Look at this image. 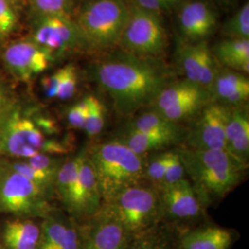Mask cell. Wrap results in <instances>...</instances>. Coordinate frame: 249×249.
<instances>
[{"label": "cell", "instance_id": "obj_3", "mask_svg": "<svg viewBox=\"0 0 249 249\" xmlns=\"http://www.w3.org/2000/svg\"><path fill=\"white\" fill-rule=\"evenodd\" d=\"M88 150L95 171L103 205L124 188L145 182L147 155H139L112 139L97 143Z\"/></svg>", "mask_w": 249, "mask_h": 249}, {"label": "cell", "instance_id": "obj_13", "mask_svg": "<svg viewBox=\"0 0 249 249\" xmlns=\"http://www.w3.org/2000/svg\"><path fill=\"white\" fill-rule=\"evenodd\" d=\"M2 59L10 75L26 83L45 72L54 60L50 53L30 38L9 44L3 52Z\"/></svg>", "mask_w": 249, "mask_h": 249}, {"label": "cell", "instance_id": "obj_41", "mask_svg": "<svg viewBox=\"0 0 249 249\" xmlns=\"http://www.w3.org/2000/svg\"><path fill=\"white\" fill-rule=\"evenodd\" d=\"M31 118L35 122L36 126L47 137L55 136V135H58L60 132V128H59L58 124H56V122L53 119L48 117V116L36 115Z\"/></svg>", "mask_w": 249, "mask_h": 249}, {"label": "cell", "instance_id": "obj_32", "mask_svg": "<svg viewBox=\"0 0 249 249\" xmlns=\"http://www.w3.org/2000/svg\"><path fill=\"white\" fill-rule=\"evenodd\" d=\"M17 9L9 0H0V41H6L18 28Z\"/></svg>", "mask_w": 249, "mask_h": 249}, {"label": "cell", "instance_id": "obj_22", "mask_svg": "<svg viewBox=\"0 0 249 249\" xmlns=\"http://www.w3.org/2000/svg\"><path fill=\"white\" fill-rule=\"evenodd\" d=\"M116 141L125 145L139 155H148L157 151H166L180 146L182 142L168 135L146 133L123 126L116 132Z\"/></svg>", "mask_w": 249, "mask_h": 249}, {"label": "cell", "instance_id": "obj_39", "mask_svg": "<svg viewBox=\"0 0 249 249\" xmlns=\"http://www.w3.org/2000/svg\"><path fill=\"white\" fill-rule=\"evenodd\" d=\"M130 2L142 9L160 14L179 7L182 0H130Z\"/></svg>", "mask_w": 249, "mask_h": 249}, {"label": "cell", "instance_id": "obj_27", "mask_svg": "<svg viewBox=\"0 0 249 249\" xmlns=\"http://www.w3.org/2000/svg\"><path fill=\"white\" fill-rule=\"evenodd\" d=\"M175 232L160 223L149 231L132 236L124 249H172Z\"/></svg>", "mask_w": 249, "mask_h": 249}, {"label": "cell", "instance_id": "obj_23", "mask_svg": "<svg viewBox=\"0 0 249 249\" xmlns=\"http://www.w3.org/2000/svg\"><path fill=\"white\" fill-rule=\"evenodd\" d=\"M218 64L224 69L248 75L249 39H224L211 49Z\"/></svg>", "mask_w": 249, "mask_h": 249}, {"label": "cell", "instance_id": "obj_7", "mask_svg": "<svg viewBox=\"0 0 249 249\" xmlns=\"http://www.w3.org/2000/svg\"><path fill=\"white\" fill-rule=\"evenodd\" d=\"M51 200L34 182L0 159V213L44 219L55 210Z\"/></svg>", "mask_w": 249, "mask_h": 249}, {"label": "cell", "instance_id": "obj_43", "mask_svg": "<svg viewBox=\"0 0 249 249\" xmlns=\"http://www.w3.org/2000/svg\"><path fill=\"white\" fill-rule=\"evenodd\" d=\"M219 1H221L222 3H229L231 0H219Z\"/></svg>", "mask_w": 249, "mask_h": 249}, {"label": "cell", "instance_id": "obj_12", "mask_svg": "<svg viewBox=\"0 0 249 249\" xmlns=\"http://www.w3.org/2000/svg\"><path fill=\"white\" fill-rule=\"evenodd\" d=\"M231 107L211 103L186 125L182 146L194 150H224L225 127Z\"/></svg>", "mask_w": 249, "mask_h": 249}, {"label": "cell", "instance_id": "obj_19", "mask_svg": "<svg viewBox=\"0 0 249 249\" xmlns=\"http://www.w3.org/2000/svg\"><path fill=\"white\" fill-rule=\"evenodd\" d=\"M235 232L217 224L204 223L178 231L172 249H230Z\"/></svg>", "mask_w": 249, "mask_h": 249}, {"label": "cell", "instance_id": "obj_20", "mask_svg": "<svg viewBox=\"0 0 249 249\" xmlns=\"http://www.w3.org/2000/svg\"><path fill=\"white\" fill-rule=\"evenodd\" d=\"M210 91L214 103L229 107H240L249 100V80L243 73L221 68Z\"/></svg>", "mask_w": 249, "mask_h": 249}, {"label": "cell", "instance_id": "obj_42", "mask_svg": "<svg viewBox=\"0 0 249 249\" xmlns=\"http://www.w3.org/2000/svg\"><path fill=\"white\" fill-rule=\"evenodd\" d=\"M9 1L11 2V4L17 9L25 3V0H9Z\"/></svg>", "mask_w": 249, "mask_h": 249}, {"label": "cell", "instance_id": "obj_26", "mask_svg": "<svg viewBox=\"0 0 249 249\" xmlns=\"http://www.w3.org/2000/svg\"><path fill=\"white\" fill-rule=\"evenodd\" d=\"M41 235V224L30 219L7 222L2 238L7 249H37Z\"/></svg>", "mask_w": 249, "mask_h": 249}, {"label": "cell", "instance_id": "obj_25", "mask_svg": "<svg viewBox=\"0 0 249 249\" xmlns=\"http://www.w3.org/2000/svg\"><path fill=\"white\" fill-rule=\"evenodd\" d=\"M124 126L146 133L162 134L176 137L182 143L186 135V125L173 123L151 108L145 109L129 117Z\"/></svg>", "mask_w": 249, "mask_h": 249}, {"label": "cell", "instance_id": "obj_35", "mask_svg": "<svg viewBox=\"0 0 249 249\" xmlns=\"http://www.w3.org/2000/svg\"><path fill=\"white\" fill-rule=\"evenodd\" d=\"M18 107L15 93L6 83L0 81V130Z\"/></svg>", "mask_w": 249, "mask_h": 249}, {"label": "cell", "instance_id": "obj_24", "mask_svg": "<svg viewBox=\"0 0 249 249\" xmlns=\"http://www.w3.org/2000/svg\"><path fill=\"white\" fill-rule=\"evenodd\" d=\"M79 164L80 152L64 160L55 180V195L72 218L75 213L78 195Z\"/></svg>", "mask_w": 249, "mask_h": 249}, {"label": "cell", "instance_id": "obj_16", "mask_svg": "<svg viewBox=\"0 0 249 249\" xmlns=\"http://www.w3.org/2000/svg\"><path fill=\"white\" fill-rule=\"evenodd\" d=\"M37 249H83L82 224L54 210L41 223Z\"/></svg>", "mask_w": 249, "mask_h": 249}, {"label": "cell", "instance_id": "obj_18", "mask_svg": "<svg viewBox=\"0 0 249 249\" xmlns=\"http://www.w3.org/2000/svg\"><path fill=\"white\" fill-rule=\"evenodd\" d=\"M102 207L103 198L97 177L89 160L88 150L83 148L80 151L79 187L73 219L78 223H86L98 213Z\"/></svg>", "mask_w": 249, "mask_h": 249}, {"label": "cell", "instance_id": "obj_30", "mask_svg": "<svg viewBox=\"0 0 249 249\" xmlns=\"http://www.w3.org/2000/svg\"><path fill=\"white\" fill-rule=\"evenodd\" d=\"M170 151L171 149L153 152L147 155L144 171L145 181L156 188H159L162 184L169 160Z\"/></svg>", "mask_w": 249, "mask_h": 249}, {"label": "cell", "instance_id": "obj_37", "mask_svg": "<svg viewBox=\"0 0 249 249\" xmlns=\"http://www.w3.org/2000/svg\"><path fill=\"white\" fill-rule=\"evenodd\" d=\"M25 160L36 169L41 170L46 174L56 178L65 159L59 156L39 153L32 158L25 159Z\"/></svg>", "mask_w": 249, "mask_h": 249}, {"label": "cell", "instance_id": "obj_17", "mask_svg": "<svg viewBox=\"0 0 249 249\" xmlns=\"http://www.w3.org/2000/svg\"><path fill=\"white\" fill-rule=\"evenodd\" d=\"M217 16L209 4L200 0H189L180 4L178 25L183 42L206 41L217 26Z\"/></svg>", "mask_w": 249, "mask_h": 249}, {"label": "cell", "instance_id": "obj_6", "mask_svg": "<svg viewBox=\"0 0 249 249\" xmlns=\"http://www.w3.org/2000/svg\"><path fill=\"white\" fill-rule=\"evenodd\" d=\"M103 208L131 236L149 231L161 223L162 212L158 189L150 184L124 188Z\"/></svg>", "mask_w": 249, "mask_h": 249}, {"label": "cell", "instance_id": "obj_2", "mask_svg": "<svg viewBox=\"0 0 249 249\" xmlns=\"http://www.w3.org/2000/svg\"><path fill=\"white\" fill-rule=\"evenodd\" d=\"M187 178L207 209L227 196L246 178L249 165L225 150H194L176 147Z\"/></svg>", "mask_w": 249, "mask_h": 249}, {"label": "cell", "instance_id": "obj_34", "mask_svg": "<svg viewBox=\"0 0 249 249\" xmlns=\"http://www.w3.org/2000/svg\"><path fill=\"white\" fill-rule=\"evenodd\" d=\"M185 178H187L186 171H185L183 162L178 154V151L175 147V148L171 149V151H170L168 164H167V167L165 170L162 184L160 187L175 185Z\"/></svg>", "mask_w": 249, "mask_h": 249}, {"label": "cell", "instance_id": "obj_38", "mask_svg": "<svg viewBox=\"0 0 249 249\" xmlns=\"http://www.w3.org/2000/svg\"><path fill=\"white\" fill-rule=\"evenodd\" d=\"M87 102L85 98L69 108L67 113V120L70 126L74 129H83L85 127L87 118Z\"/></svg>", "mask_w": 249, "mask_h": 249}, {"label": "cell", "instance_id": "obj_5", "mask_svg": "<svg viewBox=\"0 0 249 249\" xmlns=\"http://www.w3.org/2000/svg\"><path fill=\"white\" fill-rule=\"evenodd\" d=\"M73 150L71 141L45 136L18 107L0 130V155L25 160L39 153L66 155Z\"/></svg>", "mask_w": 249, "mask_h": 249}, {"label": "cell", "instance_id": "obj_31", "mask_svg": "<svg viewBox=\"0 0 249 249\" xmlns=\"http://www.w3.org/2000/svg\"><path fill=\"white\" fill-rule=\"evenodd\" d=\"M223 33L228 39H249V2L225 22Z\"/></svg>", "mask_w": 249, "mask_h": 249}, {"label": "cell", "instance_id": "obj_10", "mask_svg": "<svg viewBox=\"0 0 249 249\" xmlns=\"http://www.w3.org/2000/svg\"><path fill=\"white\" fill-rule=\"evenodd\" d=\"M213 102L209 89L184 79L170 83L150 108L173 123L186 125Z\"/></svg>", "mask_w": 249, "mask_h": 249}, {"label": "cell", "instance_id": "obj_15", "mask_svg": "<svg viewBox=\"0 0 249 249\" xmlns=\"http://www.w3.org/2000/svg\"><path fill=\"white\" fill-rule=\"evenodd\" d=\"M81 224L83 249H124L132 238L103 207L93 218Z\"/></svg>", "mask_w": 249, "mask_h": 249}, {"label": "cell", "instance_id": "obj_21", "mask_svg": "<svg viewBox=\"0 0 249 249\" xmlns=\"http://www.w3.org/2000/svg\"><path fill=\"white\" fill-rule=\"evenodd\" d=\"M225 151L249 165V116L246 105L231 107L225 127Z\"/></svg>", "mask_w": 249, "mask_h": 249}, {"label": "cell", "instance_id": "obj_1", "mask_svg": "<svg viewBox=\"0 0 249 249\" xmlns=\"http://www.w3.org/2000/svg\"><path fill=\"white\" fill-rule=\"evenodd\" d=\"M89 75L108 95L116 114L127 118L150 108L160 91L177 80L176 71L161 58L139 56L122 49L93 63Z\"/></svg>", "mask_w": 249, "mask_h": 249}, {"label": "cell", "instance_id": "obj_36", "mask_svg": "<svg viewBox=\"0 0 249 249\" xmlns=\"http://www.w3.org/2000/svg\"><path fill=\"white\" fill-rule=\"evenodd\" d=\"M78 72L74 65L68 64L63 67V77L56 98L69 100L74 96L78 88Z\"/></svg>", "mask_w": 249, "mask_h": 249}, {"label": "cell", "instance_id": "obj_29", "mask_svg": "<svg viewBox=\"0 0 249 249\" xmlns=\"http://www.w3.org/2000/svg\"><path fill=\"white\" fill-rule=\"evenodd\" d=\"M87 102V118L84 130L89 139L98 137L107 122V109L100 99L93 95L85 97Z\"/></svg>", "mask_w": 249, "mask_h": 249}, {"label": "cell", "instance_id": "obj_14", "mask_svg": "<svg viewBox=\"0 0 249 249\" xmlns=\"http://www.w3.org/2000/svg\"><path fill=\"white\" fill-rule=\"evenodd\" d=\"M177 59L185 80L209 90L222 68L215 59L207 41L183 42L179 45Z\"/></svg>", "mask_w": 249, "mask_h": 249}, {"label": "cell", "instance_id": "obj_4", "mask_svg": "<svg viewBox=\"0 0 249 249\" xmlns=\"http://www.w3.org/2000/svg\"><path fill=\"white\" fill-rule=\"evenodd\" d=\"M128 14L125 0H87L74 20L89 50H108L119 44Z\"/></svg>", "mask_w": 249, "mask_h": 249}, {"label": "cell", "instance_id": "obj_11", "mask_svg": "<svg viewBox=\"0 0 249 249\" xmlns=\"http://www.w3.org/2000/svg\"><path fill=\"white\" fill-rule=\"evenodd\" d=\"M157 189L162 212L161 223L178 232L204 223L201 222L206 218V208L187 178Z\"/></svg>", "mask_w": 249, "mask_h": 249}, {"label": "cell", "instance_id": "obj_40", "mask_svg": "<svg viewBox=\"0 0 249 249\" xmlns=\"http://www.w3.org/2000/svg\"><path fill=\"white\" fill-rule=\"evenodd\" d=\"M62 77L63 68H61V69L55 71L52 74L47 75L42 79V81H41L42 88H43L45 95L47 98H56Z\"/></svg>", "mask_w": 249, "mask_h": 249}, {"label": "cell", "instance_id": "obj_8", "mask_svg": "<svg viewBox=\"0 0 249 249\" xmlns=\"http://www.w3.org/2000/svg\"><path fill=\"white\" fill-rule=\"evenodd\" d=\"M168 45V36L160 14L129 2V14L118 46L143 57L160 58Z\"/></svg>", "mask_w": 249, "mask_h": 249}, {"label": "cell", "instance_id": "obj_9", "mask_svg": "<svg viewBox=\"0 0 249 249\" xmlns=\"http://www.w3.org/2000/svg\"><path fill=\"white\" fill-rule=\"evenodd\" d=\"M28 38L46 50L53 59L89 50L74 18L67 14L35 15Z\"/></svg>", "mask_w": 249, "mask_h": 249}, {"label": "cell", "instance_id": "obj_28", "mask_svg": "<svg viewBox=\"0 0 249 249\" xmlns=\"http://www.w3.org/2000/svg\"><path fill=\"white\" fill-rule=\"evenodd\" d=\"M4 162L18 174L34 182L40 187L49 198H53L55 195V180L56 178L50 176L41 170L36 169L30 165L25 160H5Z\"/></svg>", "mask_w": 249, "mask_h": 249}, {"label": "cell", "instance_id": "obj_33", "mask_svg": "<svg viewBox=\"0 0 249 249\" xmlns=\"http://www.w3.org/2000/svg\"><path fill=\"white\" fill-rule=\"evenodd\" d=\"M35 15H71L72 0H25Z\"/></svg>", "mask_w": 249, "mask_h": 249}]
</instances>
